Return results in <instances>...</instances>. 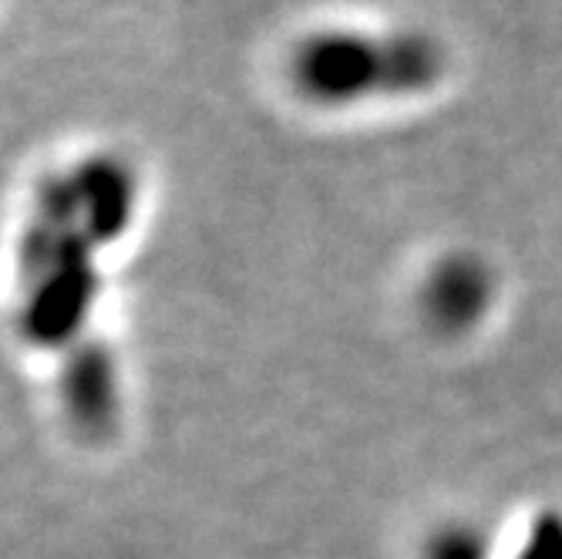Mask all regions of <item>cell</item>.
Listing matches in <instances>:
<instances>
[{
    "mask_svg": "<svg viewBox=\"0 0 562 559\" xmlns=\"http://www.w3.org/2000/svg\"><path fill=\"white\" fill-rule=\"evenodd\" d=\"M286 91L317 112H350L431 94L451 71L448 44L422 27L321 24L283 51Z\"/></svg>",
    "mask_w": 562,
    "mask_h": 559,
    "instance_id": "cell-1",
    "label": "cell"
}]
</instances>
